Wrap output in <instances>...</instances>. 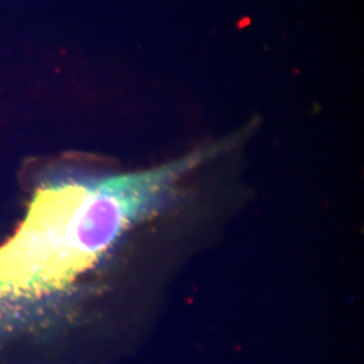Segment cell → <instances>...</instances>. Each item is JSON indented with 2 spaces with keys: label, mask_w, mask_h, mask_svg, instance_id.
I'll use <instances>...</instances> for the list:
<instances>
[{
  "label": "cell",
  "mask_w": 364,
  "mask_h": 364,
  "mask_svg": "<svg viewBox=\"0 0 364 364\" xmlns=\"http://www.w3.org/2000/svg\"><path fill=\"white\" fill-rule=\"evenodd\" d=\"M188 158L132 173L54 170L0 245V341L69 317L87 282L141 224L176 203Z\"/></svg>",
  "instance_id": "6da1fadb"
}]
</instances>
